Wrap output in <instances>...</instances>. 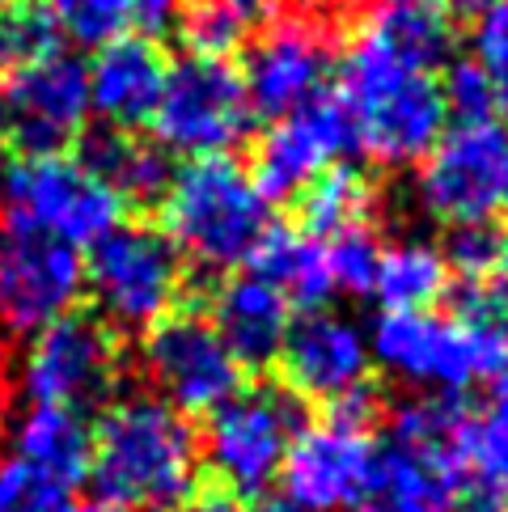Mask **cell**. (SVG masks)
Wrapping results in <instances>:
<instances>
[{"instance_id": "277c9868", "label": "cell", "mask_w": 508, "mask_h": 512, "mask_svg": "<svg viewBox=\"0 0 508 512\" xmlns=\"http://www.w3.org/2000/svg\"><path fill=\"white\" fill-rule=\"evenodd\" d=\"M305 407L276 377H246L238 394L208 411V428L199 441V474L238 500L263 496L280 474V462L293 436L305 428Z\"/></svg>"}, {"instance_id": "d590c367", "label": "cell", "mask_w": 508, "mask_h": 512, "mask_svg": "<svg viewBox=\"0 0 508 512\" xmlns=\"http://www.w3.org/2000/svg\"><path fill=\"white\" fill-rule=\"evenodd\" d=\"M170 512H246V500L229 496V491H221L216 483H204V479H199L191 496H187L183 504H174Z\"/></svg>"}, {"instance_id": "9a60e30c", "label": "cell", "mask_w": 508, "mask_h": 512, "mask_svg": "<svg viewBox=\"0 0 508 512\" xmlns=\"http://www.w3.org/2000/svg\"><path fill=\"white\" fill-rule=\"evenodd\" d=\"M352 149H356V127L348 106H343L339 89L335 94L322 89L310 102H301L297 111L280 115L254 140L246 174L267 204H280V199H293L322 166H331V157Z\"/></svg>"}, {"instance_id": "f35d334b", "label": "cell", "mask_w": 508, "mask_h": 512, "mask_svg": "<svg viewBox=\"0 0 508 512\" xmlns=\"http://www.w3.org/2000/svg\"><path fill=\"white\" fill-rule=\"evenodd\" d=\"M445 5H449L453 17H479L487 5H492V0H445Z\"/></svg>"}, {"instance_id": "7402d4cb", "label": "cell", "mask_w": 508, "mask_h": 512, "mask_svg": "<svg viewBox=\"0 0 508 512\" xmlns=\"http://www.w3.org/2000/svg\"><path fill=\"white\" fill-rule=\"evenodd\" d=\"M377 204H381V199H377V182L360 166H348V161L322 166L293 199H288L297 229L318 237V242H322V237L373 225Z\"/></svg>"}, {"instance_id": "cb8c5ba5", "label": "cell", "mask_w": 508, "mask_h": 512, "mask_svg": "<svg viewBox=\"0 0 508 512\" xmlns=\"http://www.w3.org/2000/svg\"><path fill=\"white\" fill-rule=\"evenodd\" d=\"M377 512H458L453 462L441 453L390 445L377 462Z\"/></svg>"}, {"instance_id": "1f68e13d", "label": "cell", "mask_w": 508, "mask_h": 512, "mask_svg": "<svg viewBox=\"0 0 508 512\" xmlns=\"http://www.w3.org/2000/svg\"><path fill=\"white\" fill-rule=\"evenodd\" d=\"M475 64L487 72L496 111H508V0H492L475 26Z\"/></svg>"}, {"instance_id": "d6a6232c", "label": "cell", "mask_w": 508, "mask_h": 512, "mask_svg": "<svg viewBox=\"0 0 508 512\" xmlns=\"http://www.w3.org/2000/svg\"><path fill=\"white\" fill-rule=\"evenodd\" d=\"M441 98H445V111L458 115V123H492V115H496L492 81H487V72L475 60L449 64L445 81H441Z\"/></svg>"}, {"instance_id": "836d02e7", "label": "cell", "mask_w": 508, "mask_h": 512, "mask_svg": "<svg viewBox=\"0 0 508 512\" xmlns=\"http://www.w3.org/2000/svg\"><path fill=\"white\" fill-rule=\"evenodd\" d=\"M500 242H504V233H496L487 221L479 225H458L449 233V242H445V263L449 271H458L462 280H487L496 271V259H500Z\"/></svg>"}, {"instance_id": "ba28073f", "label": "cell", "mask_w": 508, "mask_h": 512, "mask_svg": "<svg viewBox=\"0 0 508 512\" xmlns=\"http://www.w3.org/2000/svg\"><path fill=\"white\" fill-rule=\"evenodd\" d=\"M254 106L246 94L242 68L212 56H187L170 64L166 89H161L153 136L174 153L216 157L250 136Z\"/></svg>"}, {"instance_id": "5b68a950", "label": "cell", "mask_w": 508, "mask_h": 512, "mask_svg": "<svg viewBox=\"0 0 508 512\" xmlns=\"http://www.w3.org/2000/svg\"><path fill=\"white\" fill-rule=\"evenodd\" d=\"M85 292L94 297V314L123 339L195 297L187 259L157 225H115L98 237L85 259Z\"/></svg>"}, {"instance_id": "83f0119b", "label": "cell", "mask_w": 508, "mask_h": 512, "mask_svg": "<svg viewBox=\"0 0 508 512\" xmlns=\"http://www.w3.org/2000/svg\"><path fill=\"white\" fill-rule=\"evenodd\" d=\"M60 22L47 0H9L0 9V72L60 51Z\"/></svg>"}, {"instance_id": "7a4b0ae2", "label": "cell", "mask_w": 508, "mask_h": 512, "mask_svg": "<svg viewBox=\"0 0 508 512\" xmlns=\"http://www.w3.org/2000/svg\"><path fill=\"white\" fill-rule=\"evenodd\" d=\"M339 98L352 115L356 149H365L377 166H407L424 157L441 140L449 115L437 72L407 64L360 26H352L343 51Z\"/></svg>"}, {"instance_id": "ab89813d", "label": "cell", "mask_w": 508, "mask_h": 512, "mask_svg": "<svg viewBox=\"0 0 508 512\" xmlns=\"http://www.w3.org/2000/svg\"><path fill=\"white\" fill-rule=\"evenodd\" d=\"M254 512H310L305 504H297V500H288V496H276V500H259V508Z\"/></svg>"}, {"instance_id": "f1b7e54d", "label": "cell", "mask_w": 508, "mask_h": 512, "mask_svg": "<svg viewBox=\"0 0 508 512\" xmlns=\"http://www.w3.org/2000/svg\"><path fill=\"white\" fill-rule=\"evenodd\" d=\"M0 512H81L72 487L30 466L26 457L0 462Z\"/></svg>"}, {"instance_id": "7bdbcfd3", "label": "cell", "mask_w": 508, "mask_h": 512, "mask_svg": "<svg viewBox=\"0 0 508 512\" xmlns=\"http://www.w3.org/2000/svg\"><path fill=\"white\" fill-rule=\"evenodd\" d=\"M89 512H123V508H106V504H94V508H89Z\"/></svg>"}, {"instance_id": "2e32d148", "label": "cell", "mask_w": 508, "mask_h": 512, "mask_svg": "<svg viewBox=\"0 0 508 512\" xmlns=\"http://www.w3.org/2000/svg\"><path fill=\"white\" fill-rule=\"evenodd\" d=\"M381 449L373 445V432L343 428V424H305L280 462V479L288 487V500L305 504L310 512H339L373 500Z\"/></svg>"}, {"instance_id": "d6986e66", "label": "cell", "mask_w": 508, "mask_h": 512, "mask_svg": "<svg viewBox=\"0 0 508 512\" xmlns=\"http://www.w3.org/2000/svg\"><path fill=\"white\" fill-rule=\"evenodd\" d=\"M288 305L280 288H271L263 276H229L216 284L204 314L216 326V335L229 347V356L242 364L246 377L271 373L288 331Z\"/></svg>"}, {"instance_id": "9c48e42d", "label": "cell", "mask_w": 508, "mask_h": 512, "mask_svg": "<svg viewBox=\"0 0 508 512\" xmlns=\"http://www.w3.org/2000/svg\"><path fill=\"white\" fill-rule=\"evenodd\" d=\"M140 364L161 402H170L178 415H208L246 386L242 364L229 356L195 297L144 331Z\"/></svg>"}, {"instance_id": "ffe728a7", "label": "cell", "mask_w": 508, "mask_h": 512, "mask_svg": "<svg viewBox=\"0 0 508 512\" xmlns=\"http://www.w3.org/2000/svg\"><path fill=\"white\" fill-rule=\"evenodd\" d=\"M77 144H81V166L111 187L123 212H157L161 195H166L174 178V166L161 153V144H153L140 132H119V127L85 132Z\"/></svg>"}, {"instance_id": "ee69618b", "label": "cell", "mask_w": 508, "mask_h": 512, "mask_svg": "<svg viewBox=\"0 0 508 512\" xmlns=\"http://www.w3.org/2000/svg\"><path fill=\"white\" fill-rule=\"evenodd\" d=\"M504 208H508V182H504Z\"/></svg>"}, {"instance_id": "8992f818", "label": "cell", "mask_w": 508, "mask_h": 512, "mask_svg": "<svg viewBox=\"0 0 508 512\" xmlns=\"http://www.w3.org/2000/svg\"><path fill=\"white\" fill-rule=\"evenodd\" d=\"M127 339L94 309H68L56 322L34 331L22 360V390L30 402H56V407H98L127 373Z\"/></svg>"}, {"instance_id": "4fadbf2b", "label": "cell", "mask_w": 508, "mask_h": 512, "mask_svg": "<svg viewBox=\"0 0 508 512\" xmlns=\"http://www.w3.org/2000/svg\"><path fill=\"white\" fill-rule=\"evenodd\" d=\"M0 102H5V144L13 157L64 153L85 136L89 72L77 56L56 51L0 72Z\"/></svg>"}, {"instance_id": "6da1fadb", "label": "cell", "mask_w": 508, "mask_h": 512, "mask_svg": "<svg viewBox=\"0 0 508 512\" xmlns=\"http://www.w3.org/2000/svg\"><path fill=\"white\" fill-rule=\"evenodd\" d=\"M85 479L106 508L166 512L199 483V436L157 394L119 398L89 428Z\"/></svg>"}, {"instance_id": "30bf717a", "label": "cell", "mask_w": 508, "mask_h": 512, "mask_svg": "<svg viewBox=\"0 0 508 512\" xmlns=\"http://www.w3.org/2000/svg\"><path fill=\"white\" fill-rule=\"evenodd\" d=\"M373 356L394 377L437 390H466L470 381L508 369L504 347L428 309H386L373 326Z\"/></svg>"}, {"instance_id": "d4e9b609", "label": "cell", "mask_w": 508, "mask_h": 512, "mask_svg": "<svg viewBox=\"0 0 508 512\" xmlns=\"http://www.w3.org/2000/svg\"><path fill=\"white\" fill-rule=\"evenodd\" d=\"M13 445H17V457H26L30 466L47 470L51 479H60L68 487H77L89 470V424L72 407L34 402L17 419Z\"/></svg>"}, {"instance_id": "7c38bea8", "label": "cell", "mask_w": 508, "mask_h": 512, "mask_svg": "<svg viewBox=\"0 0 508 512\" xmlns=\"http://www.w3.org/2000/svg\"><path fill=\"white\" fill-rule=\"evenodd\" d=\"M508 182V136L496 123H458L424 153L415 199L420 208L449 229L492 221L504 204Z\"/></svg>"}, {"instance_id": "74e56055", "label": "cell", "mask_w": 508, "mask_h": 512, "mask_svg": "<svg viewBox=\"0 0 508 512\" xmlns=\"http://www.w3.org/2000/svg\"><path fill=\"white\" fill-rule=\"evenodd\" d=\"M233 5H238L250 22L254 17H276V13H284V0H233Z\"/></svg>"}, {"instance_id": "e575fe53", "label": "cell", "mask_w": 508, "mask_h": 512, "mask_svg": "<svg viewBox=\"0 0 508 512\" xmlns=\"http://www.w3.org/2000/svg\"><path fill=\"white\" fill-rule=\"evenodd\" d=\"M479 419V428L492 436V441L508 453V369L496 377V386H492V398H487V407H483V415H475Z\"/></svg>"}, {"instance_id": "5bb4252c", "label": "cell", "mask_w": 508, "mask_h": 512, "mask_svg": "<svg viewBox=\"0 0 508 512\" xmlns=\"http://www.w3.org/2000/svg\"><path fill=\"white\" fill-rule=\"evenodd\" d=\"M335 43L339 30L326 26L314 13L288 9L267 17V30L250 43L242 68L254 115L280 119L297 111L301 102H310L314 94H322L335 64Z\"/></svg>"}, {"instance_id": "603a6c76", "label": "cell", "mask_w": 508, "mask_h": 512, "mask_svg": "<svg viewBox=\"0 0 508 512\" xmlns=\"http://www.w3.org/2000/svg\"><path fill=\"white\" fill-rule=\"evenodd\" d=\"M254 276H263L271 288L284 292L288 305L297 309H322L331 301L335 280H331V263H326V242L293 229H271L259 237V246L250 254Z\"/></svg>"}, {"instance_id": "f546056e", "label": "cell", "mask_w": 508, "mask_h": 512, "mask_svg": "<svg viewBox=\"0 0 508 512\" xmlns=\"http://www.w3.org/2000/svg\"><path fill=\"white\" fill-rule=\"evenodd\" d=\"M60 22V34H68L81 47H102L136 26V0H47Z\"/></svg>"}, {"instance_id": "e0dca14e", "label": "cell", "mask_w": 508, "mask_h": 512, "mask_svg": "<svg viewBox=\"0 0 508 512\" xmlns=\"http://www.w3.org/2000/svg\"><path fill=\"white\" fill-rule=\"evenodd\" d=\"M271 369H276L280 386H288L301 402L326 407L331 398L369 381V339L360 335L356 322L310 309L297 322H288Z\"/></svg>"}, {"instance_id": "60d3db41", "label": "cell", "mask_w": 508, "mask_h": 512, "mask_svg": "<svg viewBox=\"0 0 508 512\" xmlns=\"http://www.w3.org/2000/svg\"><path fill=\"white\" fill-rule=\"evenodd\" d=\"M496 276H500V284L508 288V237L500 242V259H496Z\"/></svg>"}, {"instance_id": "3957f363", "label": "cell", "mask_w": 508, "mask_h": 512, "mask_svg": "<svg viewBox=\"0 0 508 512\" xmlns=\"http://www.w3.org/2000/svg\"><path fill=\"white\" fill-rule=\"evenodd\" d=\"M157 229L195 267L229 271L250 263L267 233V199L233 157H195L191 166L174 170L157 204Z\"/></svg>"}, {"instance_id": "ac0fdd59", "label": "cell", "mask_w": 508, "mask_h": 512, "mask_svg": "<svg viewBox=\"0 0 508 512\" xmlns=\"http://www.w3.org/2000/svg\"><path fill=\"white\" fill-rule=\"evenodd\" d=\"M89 72V111H98L119 132H140L157 115L161 89L170 77L166 47L149 34H119L102 43Z\"/></svg>"}, {"instance_id": "b9f144b4", "label": "cell", "mask_w": 508, "mask_h": 512, "mask_svg": "<svg viewBox=\"0 0 508 512\" xmlns=\"http://www.w3.org/2000/svg\"><path fill=\"white\" fill-rule=\"evenodd\" d=\"M0 144H5V102H0Z\"/></svg>"}, {"instance_id": "8d00e7d4", "label": "cell", "mask_w": 508, "mask_h": 512, "mask_svg": "<svg viewBox=\"0 0 508 512\" xmlns=\"http://www.w3.org/2000/svg\"><path fill=\"white\" fill-rule=\"evenodd\" d=\"M297 9H301V13L322 17L326 26H335V30L343 34V30H348V26L356 22V13L365 9V0H301Z\"/></svg>"}, {"instance_id": "f6af8a7d", "label": "cell", "mask_w": 508, "mask_h": 512, "mask_svg": "<svg viewBox=\"0 0 508 512\" xmlns=\"http://www.w3.org/2000/svg\"><path fill=\"white\" fill-rule=\"evenodd\" d=\"M5 5H9V0H0V9H5Z\"/></svg>"}, {"instance_id": "484cf974", "label": "cell", "mask_w": 508, "mask_h": 512, "mask_svg": "<svg viewBox=\"0 0 508 512\" xmlns=\"http://www.w3.org/2000/svg\"><path fill=\"white\" fill-rule=\"evenodd\" d=\"M449 263L437 246L428 242H398L381 250L373 292L386 309H428L449 292Z\"/></svg>"}, {"instance_id": "52a82bcc", "label": "cell", "mask_w": 508, "mask_h": 512, "mask_svg": "<svg viewBox=\"0 0 508 512\" xmlns=\"http://www.w3.org/2000/svg\"><path fill=\"white\" fill-rule=\"evenodd\" d=\"M0 212L34 229L60 237L68 246H94L123 221V204L102 178H94L81 157H13L0 182Z\"/></svg>"}, {"instance_id": "4dcf8cb0", "label": "cell", "mask_w": 508, "mask_h": 512, "mask_svg": "<svg viewBox=\"0 0 508 512\" xmlns=\"http://www.w3.org/2000/svg\"><path fill=\"white\" fill-rule=\"evenodd\" d=\"M326 263H331V280L339 292H352V297H369L377 284V263H381V246L377 233L365 229H348L335 233L331 246H326Z\"/></svg>"}, {"instance_id": "4316f807", "label": "cell", "mask_w": 508, "mask_h": 512, "mask_svg": "<svg viewBox=\"0 0 508 512\" xmlns=\"http://www.w3.org/2000/svg\"><path fill=\"white\" fill-rule=\"evenodd\" d=\"M174 26L191 56L229 60L250 43V17L233 0H178Z\"/></svg>"}, {"instance_id": "44dd1931", "label": "cell", "mask_w": 508, "mask_h": 512, "mask_svg": "<svg viewBox=\"0 0 508 512\" xmlns=\"http://www.w3.org/2000/svg\"><path fill=\"white\" fill-rule=\"evenodd\" d=\"M352 26L377 34L394 56L424 72L445 68L458 47V26L445 0H365Z\"/></svg>"}, {"instance_id": "8fae6325", "label": "cell", "mask_w": 508, "mask_h": 512, "mask_svg": "<svg viewBox=\"0 0 508 512\" xmlns=\"http://www.w3.org/2000/svg\"><path fill=\"white\" fill-rule=\"evenodd\" d=\"M85 292V259L77 246L0 212V331L34 335L77 309Z\"/></svg>"}]
</instances>
